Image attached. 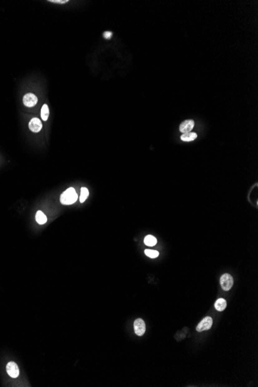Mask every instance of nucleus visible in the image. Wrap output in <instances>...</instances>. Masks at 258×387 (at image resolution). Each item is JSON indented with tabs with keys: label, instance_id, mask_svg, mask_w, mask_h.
<instances>
[{
	"label": "nucleus",
	"instance_id": "6e6552de",
	"mask_svg": "<svg viewBox=\"0 0 258 387\" xmlns=\"http://www.w3.org/2000/svg\"><path fill=\"white\" fill-rule=\"evenodd\" d=\"M194 121L192 120H186V121H183L179 126V130L181 132H183V134L185 133H188V132H191V131L192 130L194 127Z\"/></svg>",
	"mask_w": 258,
	"mask_h": 387
},
{
	"label": "nucleus",
	"instance_id": "7ed1b4c3",
	"mask_svg": "<svg viewBox=\"0 0 258 387\" xmlns=\"http://www.w3.org/2000/svg\"><path fill=\"white\" fill-rule=\"evenodd\" d=\"M212 325V319L211 317H206L204 318L199 325L196 327V331L200 332V331H207V330L210 329Z\"/></svg>",
	"mask_w": 258,
	"mask_h": 387
},
{
	"label": "nucleus",
	"instance_id": "39448f33",
	"mask_svg": "<svg viewBox=\"0 0 258 387\" xmlns=\"http://www.w3.org/2000/svg\"><path fill=\"white\" fill-rule=\"evenodd\" d=\"M22 101H23V104L25 106L29 107V108H32V107L35 106V105H37V102H38V98H37V97L35 94L29 93L24 96L23 99H22Z\"/></svg>",
	"mask_w": 258,
	"mask_h": 387
},
{
	"label": "nucleus",
	"instance_id": "9d476101",
	"mask_svg": "<svg viewBox=\"0 0 258 387\" xmlns=\"http://www.w3.org/2000/svg\"><path fill=\"white\" fill-rule=\"evenodd\" d=\"M36 220L39 224L43 225V224H45L46 223L47 218L42 211H37V214H36Z\"/></svg>",
	"mask_w": 258,
	"mask_h": 387
},
{
	"label": "nucleus",
	"instance_id": "423d86ee",
	"mask_svg": "<svg viewBox=\"0 0 258 387\" xmlns=\"http://www.w3.org/2000/svg\"><path fill=\"white\" fill-rule=\"evenodd\" d=\"M6 371L9 376L12 378H16L19 375V367L14 362H9L6 365Z\"/></svg>",
	"mask_w": 258,
	"mask_h": 387
},
{
	"label": "nucleus",
	"instance_id": "0eeeda50",
	"mask_svg": "<svg viewBox=\"0 0 258 387\" xmlns=\"http://www.w3.org/2000/svg\"><path fill=\"white\" fill-rule=\"evenodd\" d=\"M42 128H43V125H42L41 121H40L39 118H34L30 120V123H29V128H30V131H32V132H40Z\"/></svg>",
	"mask_w": 258,
	"mask_h": 387
},
{
	"label": "nucleus",
	"instance_id": "9b49d317",
	"mask_svg": "<svg viewBox=\"0 0 258 387\" xmlns=\"http://www.w3.org/2000/svg\"><path fill=\"white\" fill-rule=\"evenodd\" d=\"M197 138V135L195 132H188L183 134L181 136V139L183 141H192Z\"/></svg>",
	"mask_w": 258,
	"mask_h": 387
},
{
	"label": "nucleus",
	"instance_id": "4468645a",
	"mask_svg": "<svg viewBox=\"0 0 258 387\" xmlns=\"http://www.w3.org/2000/svg\"><path fill=\"white\" fill-rule=\"evenodd\" d=\"M88 196H89L88 189H87V188H85V187H82V188H81L80 196V203H84V202L87 199Z\"/></svg>",
	"mask_w": 258,
	"mask_h": 387
},
{
	"label": "nucleus",
	"instance_id": "20e7f679",
	"mask_svg": "<svg viewBox=\"0 0 258 387\" xmlns=\"http://www.w3.org/2000/svg\"><path fill=\"white\" fill-rule=\"evenodd\" d=\"M134 332L137 336H142L145 332V321L141 318H138L134 322Z\"/></svg>",
	"mask_w": 258,
	"mask_h": 387
},
{
	"label": "nucleus",
	"instance_id": "1a4fd4ad",
	"mask_svg": "<svg viewBox=\"0 0 258 387\" xmlns=\"http://www.w3.org/2000/svg\"><path fill=\"white\" fill-rule=\"evenodd\" d=\"M226 308V301L223 298H220L216 301L215 308L219 311H223Z\"/></svg>",
	"mask_w": 258,
	"mask_h": 387
},
{
	"label": "nucleus",
	"instance_id": "dca6fc26",
	"mask_svg": "<svg viewBox=\"0 0 258 387\" xmlns=\"http://www.w3.org/2000/svg\"><path fill=\"white\" fill-rule=\"evenodd\" d=\"M103 36H104V37H105V39H107V40H109V39H111V37H112V32H108V31L105 32H104Z\"/></svg>",
	"mask_w": 258,
	"mask_h": 387
},
{
	"label": "nucleus",
	"instance_id": "f257e3e1",
	"mask_svg": "<svg viewBox=\"0 0 258 387\" xmlns=\"http://www.w3.org/2000/svg\"><path fill=\"white\" fill-rule=\"evenodd\" d=\"M77 196L74 188H68L61 196V203L64 205H71L77 201Z\"/></svg>",
	"mask_w": 258,
	"mask_h": 387
},
{
	"label": "nucleus",
	"instance_id": "2eb2a0df",
	"mask_svg": "<svg viewBox=\"0 0 258 387\" xmlns=\"http://www.w3.org/2000/svg\"><path fill=\"white\" fill-rule=\"evenodd\" d=\"M145 253L146 256L150 258H156L159 255V253L158 251L154 250H149V249H146L145 250Z\"/></svg>",
	"mask_w": 258,
	"mask_h": 387
},
{
	"label": "nucleus",
	"instance_id": "f3484780",
	"mask_svg": "<svg viewBox=\"0 0 258 387\" xmlns=\"http://www.w3.org/2000/svg\"><path fill=\"white\" fill-rule=\"evenodd\" d=\"M67 2V0H50V2L60 3V4H64V3H66Z\"/></svg>",
	"mask_w": 258,
	"mask_h": 387
},
{
	"label": "nucleus",
	"instance_id": "f8f14e48",
	"mask_svg": "<svg viewBox=\"0 0 258 387\" xmlns=\"http://www.w3.org/2000/svg\"><path fill=\"white\" fill-rule=\"evenodd\" d=\"M144 243H145V245H147V246L153 247L157 243V240L156 238H155V237H153L152 235H148L145 237Z\"/></svg>",
	"mask_w": 258,
	"mask_h": 387
},
{
	"label": "nucleus",
	"instance_id": "f03ea898",
	"mask_svg": "<svg viewBox=\"0 0 258 387\" xmlns=\"http://www.w3.org/2000/svg\"><path fill=\"white\" fill-rule=\"evenodd\" d=\"M220 284H221L223 290L226 291L230 290L233 284V277L229 274H223L220 277Z\"/></svg>",
	"mask_w": 258,
	"mask_h": 387
},
{
	"label": "nucleus",
	"instance_id": "ddd939ff",
	"mask_svg": "<svg viewBox=\"0 0 258 387\" xmlns=\"http://www.w3.org/2000/svg\"><path fill=\"white\" fill-rule=\"evenodd\" d=\"M49 108L47 106V105H43V107L41 108V118L44 121H47L48 118H49Z\"/></svg>",
	"mask_w": 258,
	"mask_h": 387
}]
</instances>
